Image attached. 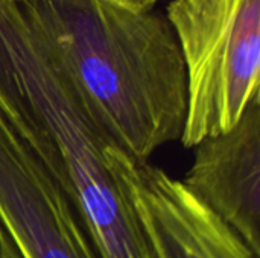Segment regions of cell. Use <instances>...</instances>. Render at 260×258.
I'll list each match as a JSON object with an SVG mask.
<instances>
[{
	"instance_id": "cell-5",
	"label": "cell",
	"mask_w": 260,
	"mask_h": 258,
	"mask_svg": "<svg viewBox=\"0 0 260 258\" xmlns=\"http://www.w3.org/2000/svg\"><path fill=\"white\" fill-rule=\"evenodd\" d=\"M193 149L181 182L260 257V93L235 126Z\"/></svg>"
},
{
	"instance_id": "cell-3",
	"label": "cell",
	"mask_w": 260,
	"mask_h": 258,
	"mask_svg": "<svg viewBox=\"0 0 260 258\" xmlns=\"http://www.w3.org/2000/svg\"><path fill=\"white\" fill-rule=\"evenodd\" d=\"M107 163L123 186L157 258H259L181 181L119 144Z\"/></svg>"
},
{
	"instance_id": "cell-1",
	"label": "cell",
	"mask_w": 260,
	"mask_h": 258,
	"mask_svg": "<svg viewBox=\"0 0 260 258\" xmlns=\"http://www.w3.org/2000/svg\"><path fill=\"white\" fill-rule=\"evenodd\" d=\"M73 87L111 135L137 160L183 134L187 84L165 14L117 0H17Z\"/></svg>"
},
{
	"instance_id": "cell-4",
	"label": "cell",
	"mask_w": 260,
	"mask_h": 258,
	"mask_svg": "<svg viewBox=\"0 0 260 258\" xmlns=\"http://www.w3.org/2000/svg\"><path fill=\"white\" fill-rule=\"evenodd\" d=\"M0 220L23 258H99L59 182L2 116Z\"/></svg>"
},
{
	"instance_id": "cell-6",
	"label": "cell",
	"mask_w": 260,
	"mask_h": 258,
	"mask_svg": "<svg viewBox=\"0 0 260 258\" xmlns=\"http://www.w3.org/2000/svg\"><path fill=\"white\" fill-rule=\"evenodd\" d=\"M0 258H23L2 220H0Z\"/></svg>"
},
{
	"instance_id": "cell-7",
	"label": "cell",
	"mask_w": 260,
	"mask_h": 258,
	"mask_svg": "<svg viewBox=\"0 0 260 258\" xmlns=\"http://www.w3.org/2000/svg\"><path fill=\"white\" fill-rule=\"evenodd\" d=\"M117 2L136 11H149L154 9L160 0H117Z\"/></svg>"
},
{
	"instance_id": "cell-2",
	"label": "cell",
	"mask_w": 260,
	"mask_h": 258,
	"mask_svg": "<svg viewBox=\"0 0 260 258\" xmlns=\"http://www.w3.org/2000/svg\"><path fill=\"white\" fill-rule=\"evenodd\" d=\"M186 70L180 141L221 134L260 93V0H172L165 12Z\"/></svg>"
}]
</instances>
